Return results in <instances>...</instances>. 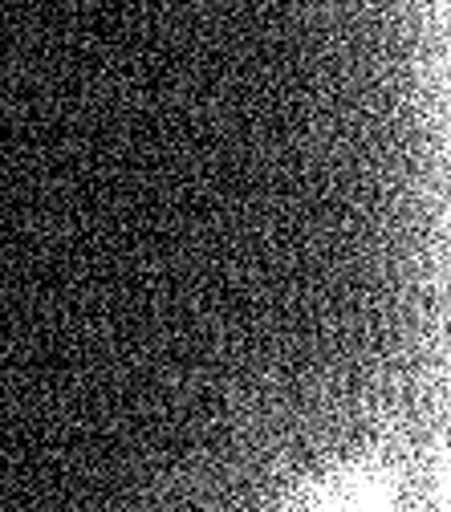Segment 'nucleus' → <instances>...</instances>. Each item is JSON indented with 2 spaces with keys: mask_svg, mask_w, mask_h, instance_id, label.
<instances>
[{
  "mask_svg": "<svg viewBox=\"0 0 451 512\" xmlns=\"http://www.w3.org/2000/svg\"><path fill=\"white\" fill-rule=\"evenodd\" d=\"M297 512H391V500H386V492L370 488L366 480H338L305 496Z\"/></svg>",
  "mask_w": 451,
  "mask_h": 512,
  "instance_id": "nucleus-1",
  "label": "nucleus"
}]
</instances>
